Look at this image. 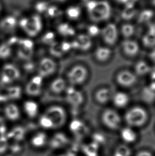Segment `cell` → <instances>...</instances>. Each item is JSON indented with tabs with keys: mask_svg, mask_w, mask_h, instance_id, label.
<instances>
[{
	"mask_svg": "<svg viewBox=\"0 0 155 156\" xmlns=\"http://www.w3.org/2000/svg\"><path fill=\"white\" fill-rule=\"evenodd\" d=\"M55 35L54 33L51 31H48L45 33L42 36V42L45 44H48L50 45L53 43L55 42Z\"/></svg>",
	"mask_w": 155,
	"mask_h": 156,
	"instance_id": "ab89813d",
	"label": "cell"
},
{
	"mask_svg": "<svg viewBox=\"0 0 155 156\" xmlns=\"http://www.w3.org/2000/svg\"><path fill=\"white\" fill-rule=\"evenodd\" d=\"M151 71V67L147 62L140 60L134 66V73L136 76H143L147 75Z\"/></svg>",
	"mask_w": 155,
	"mask_h": 156,
	"instance_id": "83f0119b",
	"label": "cell"
},
{
	"mask_svg": "<svg viewBox=\"0 0 155 156\" xmlns=\"http://www.w3.org/2000/svg\"><path fill=\"white\" fill-rule=\"evenodd\" d=\"M57 66L53 59L48 57L43 58L38 64V75L43 78L51 76L56 71Z\"/></svg>",
	"mask_w": 155,
	"mask_h": 156,
	"instance_id": "30bf717a",
	"label": "cell"
},
{
	"mask_svg": "<svg viewBox=\"0 0 155 156\" xmlns=\"http://www.w3.org/2000/svg\"><path fill=\"white\" fill-rule=\"evenodd\" d=\"M151 77L153 82H155V71L151 73Z\"/></svg>",
	"mask_w": 155,
	"mask_h": 156,
	"instance_id": "f5cc1de1",
	"label": "cell"
},
{
	"mask_svg": "<svg viewBox=\"0 0 155 156\" xmlns=\"http://www.w3.org/2000/svg\"><path fill=\"white\" fill-rule=\"evenodd\" d=\"M86 3L87 11L91 21L99 23L109 19L111 15V7L107 1L89 0Z\"/></svg>",
	"mask_w": 155,
	"mask_h": 156,
	"instance_id": "6da1fadb",
	"label": "cell"
},
{
	"mask_svg": "<svg viewBox=\"0 0 155 156\" xmlns=\"http://www.w3.org/2000/svg\"><path fill=\"white\" fill-rule=\"evenodd\" d=\"M8 142L6 137H0V154H3L8 149Z\"/></svg>",
	"mask_w": 155,
	"mask_h": 156,
	"instance_id": "b9f144b4",
	"label": "cell"
},
{
	"mask_svg": "<svg viewBox=\"0 0 155 156\" xmlns=\"http://www.w3.org/2000/svg\"><path fill=\"white\" fill-rule=\"evenodd\" d=\"M75 40L78 45V50L87 51L90 50L92 47L91 37H90L87 34H79Z\"/></svg>",
	"mask_w": 155,
	"mask_h": 156,
	"instance_id": "603a6c76",
	"label": "cell"
},
{
	"mask_svg": "<svg viewBox=\"0 0 155 156\" xmlns=\"http://www.w3.org/2000/svg\"><path fill=\"white\" fill-rule=\"evenodd\" d=\"M115 1L120 3V4H126L128 3L129 0H114Z\"/></svg>",
	"mask_w": 155,
	"mask_h": 156,
	"instance_id": "816d5d0a",
	"label": "cell"
},
{
	"mask_svg": "<svg viewBox=\"0 0 155 156\" xmlns=\"http://www.w3.org/2000/svg\"><path fill=\"white\" fill-rule=\"evenodd\" d=\"M103 125L111 131H117L121 127L122 119L118 112L113 109H106L101 115Z\"/></svg>",
	"mask_w": 155,
	"mask_h": 156,
	"instance_id": "277c9868",
	"label": "cell"
},
{
	"mask_svg": "<svg viewBox=\"0 0 155 156\" xmlns=\"http://www.w3.org/2000/svg\"><path fill=\"white\" fill-rule=\"evenodd\" d=\"M57 30L62 36L70 37L76 34V30L72 26L67 23H62L57 27Z\"/></svg>",
	"mask_w": 155,
	"mask_h": 156,
	"instance_id": "4316f807",
	"label": "cell"
},
{
	"mask_svg": "<svg viewBox=\"0 0 155 156\" xmlns=\"http://www.w3.org/2000/svg\"><path fill=\"white\" fill-rule=\"evenodd\" d=\"M5 116L11 121H15L20 117V112L18 105L15 104H9L5 107L4 109Z\"/></svg>",
	"mask_w": 155,
	"mask_h": 156,
	"instance_id": "d6986e66",
	"label": "cell"
},
{
	"mask_svg": "<svg viewBox=\"0 0 155 156\" xmlns=\"http://www.w3.org/2000/svg\"><path fill=\"white\" fill-rule=\"evenodd\" d=\"M38 105L33 100H27L23 104V109L26 115L31 118H35L38 112Z\"/></svg>",
	"mask_w": 155,
	"mask_h": 156,
	"instance_id": "d4e9b609",
	"label": "cell"
},
{
	"mask_svg": "<svg viewBox=\"0 0 155 156\" xmlns=\"http://www.w3.org/2000/svg\"><path fill=\"white\" fill-rule=\"evenodd\" d=\"M120 137L124 144L129 145L137 141L138 135L135 129L127 126L121 129Z\"/></svg>",
	"mask_w": 155,
	"mask_h": 156,
	"instance_id": "5bb4252c",
	"label": "cell"
},
{
	"mask_svg": "<svg viewBox=\"0 0 155 156\" xmlns=\"http://www.w3.org/2000/svg\"><path fill=\"white\" fill-rule=\"evenodd\" d=\"M134 156H154L153 154L148 150H141L136 152Z\"/></svg>",
	"mask_w": 155,
	"mask_h": 156,
	"instance_id": "bcb514c9",
	"label": "cell"
},
{
	"mask_svg": "<svg viewBox=\"0 0 155 156\" xmlns=\"http://www.w3.org/2000/svg\"><path fill=\"white\" fill-rule=\"evenodd\" d=\"M112 55V50L107 47H99L95 51V57L97 61L105 62L108 61Z\"/></svg>",
	"mask_w": 155,
	"mask_h": 156,
	"instance_id": "7402d4cb",
	"label": "cell"
},
{
	"mask_svg": "<svg viewBox=\"0 0 155 156\" xmlns=\"http://www.w3.org/2000/svg\"><path fill=\"white\" fill-rule=\"evenodd\" d=\"M112 100L115 107L119 108H123L129 103L130 97L126 92L119 91L113 95Z\"/></svg>",
	"mask_w": 155,
	"mask_h": 156,
	"instance_id": "ac0fdd59",
	"label": "cell"
},
{
	"mask_svg": "<svg viewBox=\"0 0 155 156\" xmlns=\"http://www.w3.org/2000/svg\"><path fill=\"white\" fill-rule=\"evenodd\" d=\"M132 154V150L129 145L122 144L115 148L113 156H131Z\"/></svg>",
	"mask_w": 155,
	"mask_h": 156,
	"instance_id": "836d02e7",
	"label": "cell"
},
{
	"mask_svg": "<svg viewBox=\"0 0 155 156\" xmlns=\"http://www.w3.org/2000/svg\"><path fill=\"white\" fill-rule=\"evenodd\" d=\"M101 35L103 41L108 46L115 44L119 38V30L115 23H108L101 30Z\"/></svg>",
	"mask_w": 155,
	"mask_h": 156,
	"instance_id": "ba28073f",
	"label": "cell"
},
{
	"mask_svg": "<svg viewBox=\"0 0 155 156\" xmlns=\"http://www.w3.org/2000/svg\"><path fill=\"white\" fill-rule=\"evenodd\" d=\"M121 48L124 53L129 57H136L140 51L138 42L131 38L123 41L121 43Z\"/></svg>",
	"mask_w": 155,
	"mask_h": 156,
	"instance_id": "4fadbf2b",
	"label": "cell"
},
{
	"mask_svg": "<svg viewBox=\"0 0 155 156\" xmlns=\"http://www.w3.org/2000/svg\"><path fill=\"white\" fill-rule=\"evenodd\" d=\"M66 99L67 102L73 107H78L83 104L84 95L81 91L73 86L67 87L65 90Z\"/></svg>",
	"mask_w": 155,
	"mask_h": 156,
	"instance_id": "8fae6325",
	"label": "cell"
},
{
	"mask_svg": "<svg viewBox=\"0 0 155 156\" xmlns=\"http://www.w3.org/2000/svg\"><path fill=\"white\" fill-rule=\"evenodd\" d=\"M88 76L87 68L82 65H77L74 66L67 73V81L73 87L80 85L85 82Z\"/></svg>",
	"mask_w": 155,
	"mask_h": 156,
	"instance_id": "8992f818",
	"label": "cell"
},
{
	"mask_svg": "<svg viewBox=\"0 0 155 156\" xmlns=\"http://www.w3.org/2000/svg\"><path fill=\"white\" fill-rule=\"evenodd\" d=\"M67 88L66 80L61 77L55 78L50 83V91L56 94L63 93Z\"/></svg>",
	"mask_w": 155,
	"mask_h": 156,
	"instance_id": "cb8c5ba5",
	"label": "cell"
},
{
	"mask_svg": "<svg viewBox=\"0 0 155 156\" xmlns=\"http://www.w3.org/2000/svg\"><path fill=\"white\" fill-rule=\"evenodd\" d=\"M5 92L9 99H17L21 96V90L19 87L13 86L6 89Z\"/></svg>",
	"mask_w": 155,
	"mask_h": 156,
	"instance_id": "e575fe53",
	"label": "cell"
},
{
	"mask_svg": "<svg viewBox=\"0 0 155 156\" xmlns=\"http://www.w3.org/2000/svg\"><path fill=\"white\" fill-rule=\"evenodd\" d=\"M17 55L20 59L28 61L34 54V43L30 39L23 38L18 40Z\"/></svg>",
	"mask_w": 155,
	"mask_h": 156,
	"instance_id": "52a82bcc",
	"label": "cell"
},
{
	"mask_svg": "<svg viewBox=\"0 0 155 156\" xmlns=\"http://www.w3.org/2000/svg\"><path fill=\"white\" fill-rule=\"evenodd\" d=\"M148 57L150 60L153 63H155V48L151 49V51L149 52Z\"/></svg>",
	"mask_w": 155,
	"mask_h": 156,
	"instance_id": "c3c4849f",
	"label": "cell"
},
{
	"mask_svg": "<svg viewBox=\"0 0 155 156\" xmlns=\"http://www.w3.org/2000/svg\"><path fill=\"white\" fill-rule=\"evenodd\" d=\"M43 78L39 75L34 76L29 81L25 87V92L27 95L31 97H37L42 91Z\"/></svg>",
	"mask_w": 155,
	"mask_h": 156,
	"instance_id": "7c38bea8",
	"label": "cell"
},
{
	"mask_svg": "<svg viewBox=\"0 0 155 156\" xmlns=\"http://www.w3.org/2000/svg\"><path fill=\"white\" fill-rule=\"evenodd\" d=\"M18 25L17 18L12 15H9L4 17L0 21V30L2 31L9 33L12 32Z\"/></svg>",
	"mask_w": 155,
	"mask_h": 156,
	"instance_id": "9a60e30c",
	"label": "cell"
},
{
	"mask_svg": "<svg viewBox=\"0 0 155 156\" xmlns=\"http://www.w3.org/2000/svg\"><path fill=\"white\" fill-rule=\"evenodd\" d=\"M50 4V2L48 0H37L34 4L35 13L40 15H44Z\"/></svg>",
	"mask_w": 155,
	"mask_h": 156,
	"instance_id": "4dcf8cb0",
	"label": "cell"
},
{
	"mask_svg": "<svg viewBox=\"0 0 155 156\" xmlns=\"http://www.w3.org/2000/svg\"><path fill=\"white\" fill-rule=\"evenodd\" d=\"M2 10H3V4H2V2L0 1V14H1V13L2 12Z\"/></svg>",
	"mask_w": 155,
	"mask_h": 156,
	"instance_id": "db71d44e",
	"label": "cell"
},
{
	"mask_svg": "<svg viewBox=\"0 0 155 156\" xmlns=\"http://www.w3.org/2000/svg\"><path fill=\"white\" fill-rule=\"evenodd\" d=\"M137 76L133 72L129 70H122L117 73L115 80L120 87L129 88L133 87L137 82Z\"/></svg>",
	"mask_w": 155,
	"mask_h": 156,
	"instance_id": "9c48e42d",
	"label": "cell"
},
{
	"mask_svg": "<svg viewBox=\"0 0 155 156\" xmlns=\"http://www.w3.org/2000/svg\"><path fill=\"white\" fill-rule=\"evenodd\" d=\"M154 12L150 9H145L142 11L138 17V23L140 24L148 23L153 18Z\"/></svg>",
	"mask_w": 155,
	"mask_h": 156,
	"instance_id": "1f68e13d",
	"label": "cell"
},
{
	"mask_svg": "<svg viewBox=\"0 0 155 156\" xmlns=\"http://www.w3.org/2000/svg\"></svg>",
	"mask_w": 155,
	"mask_h": 156,
	"instance_id": "6f0895ef",
	"label": "cell"
},
{
	"mask_svg": "<svg viewBox=\"0 0 155 156\" xmlns=\"http://www.w3.org/2000/svg\"><path fill=\"white\" fill-rule=\"evenodd\" d=\"M1 82L4 85H9L13 82L10 78H9L8 76H6L3 73L1 75Z\"/></svg>",
	"mask_w": 155,
	"mask_h": 156,
	"instance_id": "f6af8a7d",
	"label": "cell"
},
{
	"mask_svg": "<svg viewBox=\"0 0 155 156\" xmlns=\"http://www.w3.org/2000/svg\"><path fill=\"white\" fill-rule=\"evenodd\" d=\"M53 1L54 2V4H63V3H65L68 1V0H53Z\"/></svg>",
	"mask_w": 155,
	"mask_h": 156,
	"instance_id": "f907efd6",
	"label": "cell"
},
{
	"mask_svg": "<svg viewBox=\"0 0 155 156\" xmlns=\"http://www.w3.org/2000/svg\"><path fill=\"white\" fill-rule=\"evenodd\" d=\"M142 43L144 47L153 49L155 48V24L151 23L148 30L142 38Z\"/></svg>",
	"mask_w": 155,
	"mask_h": 156,
	"instance_id": "e0dca14e",
	"label": "cell"
},
{
	"mask_svg": "<svg viewBox=\"0 0 155 156\" xmlns=\"http://www.w3.org/2000/svg\"><path fill=\"white\" fill-rule=\"evenodd\" d=\"M44 114L52 121L54 129L62 126L65 124L67 117L64 108L58 105L50 106L46 109Z\"/></svg>",
	"mask_w": 155,
	"mask_h": 156,
	"instance_id": "5b68a950",
	"label": "cell"
},
{
	"mask_svg": "<svg viewBox=\"0 0 155 156\" xmlns=\"http://www.w3.org/2000/svg\"><path fill=\"white\" fill-rule=\"evenodd\" d=\"M6 131V125L4 119L0 117V133H3Z\"/></svg>",
	"mask_w": 155,
	"mask_h": 156,
	"instance_id": "7dc6e473",
	"label": "cell"
},
{
	"mask_svg": "<svg viewBox=\"0 0 155 156\" xmlns=\"http://www.w3.org/2000/svg\"><path fill=\"white\" fill-rule=\"evenodd\" d=\"M70 129L73 132L79 133L81 131H84L86 129V126L80 120L75 119L71 122Z\"/></svg>",
	"mask_w": 155,
	"mask_h": 156,
	"instance_id": "74e56055",
	"label": "cell"
},
{
	"mask_svg": "<svg viewBox=\"0 0 155 156\" xmlns=\"http://www.w3.org/2000/svg\"><path fill=\"white\" fill-rule=\"evenodd\" d=\"M151 4L153 6H155V0H151Z\"/></svg>",
	"mask_w": 155,
	"mask_h": 156,
	"instance_id": "11a10c76",
	"label": "cell"
},
{
	"mask_svg": "<svg viewBox=\"0 0 155 156\" xmlns=\"http://www.w3.org/2000/svg\"><path fill=\"white\" fill-rule=\"evenodd\" d=\"M63 11L60 8L59 5L50 3L44 15L50 19H57L63 15Z\"/></svg>",
	"mask_w": 155,
	"mask_h": 156,
	"instance_id": "484cf974",
	"label": "cell"
},
{
	"mask_svg": "<svg viewBox=\"0 0 155 156\" xmlns=\"http://www.w3.org/2000/svg\"><path fill=\"white\" fill-rule=\"evenodd\" d=\"M63 13L65 14L67 19L72 21H75L81 17V9L77 4H70L65 8Z\"/></svg>",
	"mask_w": 155,
	"mask_h": 156,
	"instance_id": "44dd1931",
	"label": "cell"
},
{
	"mask_svg": "<svg viewBox=\"0 0 155 156\" xmlns=\"http://www.w3.org/2000/svg\"><path fill=\"white\" fill-rule=\"evenodd\" d=\"M149 119V114L145 108L135 105L126 112L124 120L128 126L133 129L140 128L147 124Z\"/></svg>",
	"mask_w": 155,
	"mask_h": 156,
	"instance_id": "7a4b0ae2",
	"label": "cell"
},
{
	"mask_svg": "<svg viewBox=\"0 0 155 156\" xmlns=\"http://www.w3.org/2000/svg\"><path fill=\"white\" fill-rule=\"evenodd\" d=\"M33 68H34V67H33V65L32 63H28L25 67V69L27 70L28 72L32 71V70L33 69Z\"/></svg>",
	"mask_w": 155,
	"mask_h": 156,
	"instance_id": "681fc988",
	"label": "cell"
},
{
	"mask_svg": "<svg viewBox=\"0 0 155 156\" xmlns=\"http://www.w3.org/2000/svg\"><path fill=\"white\" fill-rule=\"evenodd\" d=\"M12 54V48L8 43L0 45V59H6Z\"/></svg>",
	"mask_w": 155,
	"mask_h": 156,
	"instance_id": "d590c367",
	"label": "cell"
},
{
	"mask_svg": "<svg viewBox=\"0 0 155 156\" xmlns=\"http://www.w3.org/2000/svg\"><path fill=\"white\" fill-rule=\"evenodd\" d=\"M47 141V135L44 133L40 132L34 135L32 139L31 143L34 147L37 148H42L44 147Z\"/></svg>",
	"mask_w": 155,
	"mask_h": 156,
	"instance_id": "f1b7e54d",
	"label": "cell"
},
{
	"mask_svg": "<svg viewBox=\"0 0 155 156\" xmlns=\"http://www.w3.org/2000/svg\"><path fill=\"white\" fill-rule=\"evenodd\" d=\"M112 91L106 87H103L98 89L95 93V99L97 102L101 105L108 103L112 100Z\"/></svg>",
	"mask_w": 155,
	"mask_h": 156,
	"instance_id": "2e32d148",
	"label": "cell"
},
{
	"mask_svg": "<svg viewBox=\"0 0 155 156\" xmlns=\"http://www.w3.org/2000/svg\"><path fill=\"white\" fill-rule=\"evenodd\" d=\"M24 133L23 129H22L21 127H16L12 131V135H14L15 138H20Z\"/></svg>",
	"mask_w": 155,
	"mask_h": 156,
	"instance_id": "ee69618b",
	"label": "cell"
},
{
	"mask_svg": "<svg viewBox=\"0 0 155 156\" xmlns=\"http://www.w3.org/2000/svg\"><path fill=\"white\" fill-rule=\"evenodd\" d=\"M136 9L134 5L126 4V7L121 13L122 18L126 21H129L133 19L136 16Z\"/></svg>",
	"mask_w": 155,
	"mask_h": 156,
	"instance_id": "f546056e",
	"label": "cell"
},
{
	"mask_svg": "<svg viewBox=\"0 0 155 156\" xmlns=\"http://www.w3.org/2000/svg\"><path fill=\"white\" fill-rule=\"evenodd\" d=\"M18 25L28 36L34 37L42 31L43 22L41 15L34 13L29 16L21 18L18 21Z\"/></svg>",
	"mask_w": 155,
	"mask_h": 156,
	"instance_id": "3957f363",
	"label": "cell"
},
{
	"mask_svg": "<svg viewBox=\"0 0 155 156\" xmlns=\"http://www.w3.org/2000/svg\"><path fill=\"white\" fill-rule=\"evenodd\" d=\"M40 124L41 126L46 129H54L53 124L50 119L43 114L40 118Z\"/></svg>",
	"mask_w": 155,
	"mask_h": 156,
	"instance_id": "f35d334b",
	"label": "cell"
},
{
	"mask_svg": "<svg viewBox=\"0 0 155 156\" xmlns=\"http://www.w3.org/2000/svg\"><path fill=\"white\" fill-rule=\"evenodd\" d=\"M50 46V52L54 57L59 58L62 57L64 55V53L61 49L60 43L55 41Z\"/></svg>",
	"mask_w": 155,
	"mask_h": 156,
	"instance_id": "8d00e7d4",
	"label": "cell"
},
{
	"mask_svg": "<svg viewBox=\"0 0 155 156\" xmlns=\"http://www.w3.org/2000/svg\"><path fill=\"white\" fill-rule=\"evenodd\" d=\"M136 28L131 23H126L122 25L121 27V33L122 35L125 39L131 38L134 35Z\"/></svg>",
	"mask_w": 155,
	"mask_h": 156,
	"instance_id": "d6a6232c",
	"label": "cell"
},
{
	"mask_svg": "<svg viewBox=\"0 0 155 156\" xmlns=\"http://www.w3.org/2000/svg\"><path fill=\"white\" fill-rule=\"evenodd\" d=\"M60 44H61V49L62 50L64 53L69 52L71 49H72L71 42L64 41L60 43Z\"/></svg>",
	"mask_w": 155,
	"mask_h": 156,
	"instance_id": "7bdbcfd3",
	"label": "cell"
},
{
	"mask_svg": "<svg viewBox=\"0 0 155 156\" xmlns=\"http://www.w3.org/2000/svg\"><path fill=\"white\" fill-rule=\"evenodd\" d=\"M101 30L98 26L92 24L87 27V35L90 37H95L101 34Z\"/></svg>",
	"mask_w": 155,
	"mask_h": 156,
	"instance_id": "60d3db41",
	"label": "cell"
},
{
	"mask_svg": "<svg viewBox=\"0 0 155 156\" xmlns=\"http://www.w3.org/2000/svg\"><path fill=\"white\" fill-rule=\"evenodd\" d=\"M82 1H83V2H87V1H88L89 0H81Z\"/></svg>",
	"mask_w": 155,
	"mask_h": 156,
	"instance_id": "9f6ffc18",
	"label": "cell"
},
{
	"mask_svg": "<svg viewBox=\"0 0 155 156\" xmlns=\"http://www.w3.org/2000/svg\"><path fill=\"white\" fill-rule=\"evenodd\" d=\"M1 73L8 76L13 82L18 80L20 77L19 69L12 63H7L3 66Z\"/></svg>",
	"mask_w": 155,
	"mask_h": 156,
	"instance_id": "ffe728a7",
	"label": "cell"
}]
</instances>
